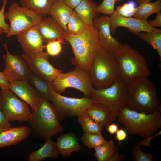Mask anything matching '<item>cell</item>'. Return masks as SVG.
<instances>
[{
  "label": "cell",
  "instance_id": "1",
  "mask_svg": "<svg viewBox=\"0 0 161 161\" xmlns=\"http://www.w3.org/2000/svg\"><path fill=\"white\" fill-rule=\"evenodd\" d=\"M64 39L72 47L74 55L71 59L73 65L89 72L93 58L101 47L96 28L93 25L87 26L78 35L66 33Z\"/></svg>",
  "mask_w": 161,
  "mask_h": 161
},
{
  "label": "cell",
  "instance_id": "2",
  "mask_svg": "<svg viewBox=\"0 0 161 161\" xmlns=\"http://www.w3.org/2000/svg\"><path fill=\"white\" fill-rule=\"evenodd\" d=\"M126 106L131 109L147 114L161 112L156 87L148 78H137L127 83Z\"/></svg>",
  "mask_w": 161,
  "mask_h": 161
},
{
  "label": "cell",
  "instance_id": "3",
  "mask_svg": "<svg viewBox=\"0 0 161 161\" xmlns=\"http://www.w3.org/2000/svg\"><path fill=\"white\" fill-rule=\"evenodd\" d=\"M117 118L128 133L144 139L153 136L161 127L160 112L147 114L131 109L126 106Z\"/></svg>",
  "mask_w": 161,
  "mask_h": 161
},
{
  "label": "cell",
  "instance_id": "4",
  "mask_svg": "<svg viewBox=\"0 0 161 161\" xmlns=\"http://www.w3.org/2000/svg\"><path fill=\"white\" fill-rule=\"evenodd\" d=\"M89 72L94 88L97 89L107 87L121 78L115 57L101 47L93 58Z\"/></svg>",
  "mask_w": 161,
  "mask_h": 161
},
{
  "label": "cell",
  "instance_id": "5",
  "mask_svg": "<svg viewBox=\"0 0 161 161\" xmlns=\"http://www.w3.org/2000/svg\"><path fill=\"white\" fill-rule=\"evenodd\" d=\"M118 63L121 78L128 83L139 77L148 78L151 72L144 57L127 44L113 55Z\"/></svg>",
  "mask_w": 161,
  "mask_h": 161
},
{
  "label": "cell",
  "instance_id": "6",
  "mask_svg": "<svg viewBox=\"0 0 161 161\" xmlns=\"http://www.w3.org/2000/svg\"><path fill=\"white\" fill-rule=\"evenodd\" d=\"M51 103L43 98L38 108L32 111L29 122L31 132L45 140L60 132L63 127Z\"/></svg>",
  "mask_w": 161,
  "mask_h": 161
},
{
  "label": "cell",
  "instance_id": "7",
  "mask_svg": "<svg viewBox=\"0 0 161 161\" xmlns=\"http://www.w3.org/2000/svg\"><path fill=\"white\" fill-rule=\"evenodd\" d=\"M91 98L93 103L102 105L118 114L126 106L127 83L121 78L107 87H93Z\"/></svg>",
  "mask_w": 161,
  "mask_h": 161
},
{
  "label": "cell",
  "instance_id": "8",
  "mask_svg": "<svg viewBox=\"0 0 161 161\" xmlns=\"http://www.w3.org/2000/svg\"><path fill=\"white\" fill-rule=\"evenodd\" d=\"M72 71L59 74L52 82L54 91L61 94L72 88L81 92L85 97H91L93 86L89 72L78 66Z\"/></svg>",
  "mask_w": 161,
  "mask_h": 161
},
{
  "label": "cell",
  "instance_id": "9",
  "mask_svg": "<svg viewBox=\"0 0 161 161\" xmlns=\"http://www.w3.org/2000/svg\"><path fill=\"white\" fill-rule=\"evenodd\" d=\"M51 96L49 102L54 108L59 119L78 116L85 112L93 103L91 97H69L55 92L50 83Z\"/></svg>",
  "mask_w": 161,
  "mask_h": 161
},
{
  "label": "cell",
  "instance_id": "10",
  "mask_svg": "<svg viewBox=\"0 0 161 161\" xmlns=\"http://www.w3.org/2000/svg\"><path fill=\"white\" fill-rule=\"evenodd\" d=\"M4 17L10 23L7 37L16 35L32 26L38 24L43 18L30 10L20 6L17 2L11 4L7 12L4 13Z\"/></svg>",
  "mask_w": 161,
  "mask_h": 161
},
{
  "label": "cell",
  "instance_id": "11",
  "mask_svg": "<svg viewBox=\"0 0 161 161\" xmlns=\"http://www.w3.org/2000/svg\"><path fill=\"white\" fill-rule=\"evenodd\" d=\"M0 109L10 122H28L31 114L28 104L9 89L0 91Z\"/></svg>",
  "mask_w": 161,
  "mask_h": 161
},
{
  "label": "cell",
  "instance_id": "12",
  "mask_svg": "<svg viewBox=\"0 0 161 161\" xmlns=\"http://www.w3.org/2000/svg\"><path fill=\"white\" fill-rule=\"evenodd\" d=\"M4 46L6 53L2 56L5 63L3 72L8 82L27 81L31 72L26 63L21 56L10 53L6 43Z\"/></svg>",
  "mask_w": 161,
  "mask_h": 161
},
{
  "label": "cell",
  "instance_id": "13",
  "mask_svg": "<svg viewBox=\"0 0 161 161\" xmlns=\"http://www.w3.org/2000/svg\"><path fill=\"white\" fill-rule=\"evenodd\" d=\"M25 61L31 72L42 79L52 82L62 71L53 66L48 60L49 55L46 52L37 55L31 56L23 53L21 55Z\"/></svg>",
  "mask_w": 161,
  "mask_h": 161
},
{
  "label": "cell",
  "instance_id": "14",
  "mask_svg": "<svg viewBox=\"0 0 161 161\" xmlns=\"http://www.w3.org/2000/svg\"><path fill=\"white\" fill-rule=\"evenodd\" d=\"M93 25L97 30L100 47L106 52L113 55L122 48L123 44L111 35L109 16L105 15L96 17Z\"/></svg>",
  "mask_w": 161,
  "mask_h": 161
},
{
  "label": "cell",
  "instance_id": "15",
  "mask_svg": "<svg viewBox=\"0 0 161 161\" xmlns=\"http://www.w3.org/2000/svg\"><path fill=\"white\" fill-rule=\"evenodd\" d=\"M16 38L25 54L34 56L44 52L45 47L39 31L38 24L32 26L18 34Z\"/></svg>",
  "mask_w": 161,
  "mask_h": 161
},
{
  "label": "cell",
  "instance_id": "16",
  "mask_svg": "<svg viewBox=\"0 0 161 161\" xmlns=\"http://www.w3.org/2000/svg\"><path fill=\"white\" fill-rule=\"evenodd\" d=\"M9 89L31 107L32 111L39 108L43 98L27 81H15L10 83Z\"/></svg>",
  "mask_w": 161,
  "mask_h": 161
},
{
  "label": "cell",
  "instance_id": "17",
  "mask_svg": "<svg viewBox=\"0 0 161 161\" xmlns=\"http://www.w3.org/2000/svg\"><path fill=\"white\" fill-rule=\"evenodd\" d=\"M110 17V31L113 34L119 27L127 28L130 32L138 36L141 32H150L153 30V27L149 25L148 21L131 17L122 16L114 13Z\"/></svg>",
  "mask_w": 161,
  "mask_h": 161
},
{
  "label": "cell",
  "instance_id": "18",
  "mask_svg": "<svg viewBox=\"0 0 161 161\" xmlns=\"http://www.w3.org/2000/svg\"><path fill=\"white\" fill-rule=\"evenodd\" d=\"M38 27L44 42L47 43L54 40H63L66 33L51 16L43 18L38 24Z\"/></svg>",
  "mask_w": 161,
  "mask_h": 161
},
{
  "label": "cell",
  "instance_id": "19",
  "mask_svg": "<svg viewBox=\"0 0 161 161\" xmlns=\"http://www.w3.org/2000/svg\"><path fill=\"white\" fill-rule=\"evenodd\" d=\"M31 132L26 126L14 127L0 133V148L15 145L26 139Z\"/></svg>",
  "mask_w": 161,
  "mask_h": 161
},
{
  "label": "cell",
  "instance_id": "20",
  "mask_svg": "<svg viewBox=\"0 0 161 161\" xmlns=\"http://www.w3.org/2000/svg\"><path fill=\"white\" fill-rule=\"evenodd\" d=\"M93 120L103 127L115 120L118 114L105 106L93 103L85 111Z\"/></svg>",
  "mask_w": 161,
  "mask_h": 161
},
{
  "label": "cell",
  "instance_id": "21",
  "mask_svg": "<svg viewBox=\"0 0 161 161\" xmlns=\"http://www.w3.org/2000/svg\"><path fill=\"white\" fill-rule=\"evenodd\" d=\"M73 10L65 3L63 0H54L49 15L67 33V25Z\"/></svg>",
  "mask_w": 161,
  "mask_h": 161
},
{
  "label": "cell",
  "instance_id": "22",
  "mask_svg": "<svg viewBox=\"0 0 161 161\" xmlns=\"http://www.w3.org/2000/svg\"><path fill=\"white\" fill-rule=\"evenodd\" d=\"M55 143L59 154L63 157L69 156L73 152H78L82 148L78 138L73 133L61 135Z\"/></svg>",
  "mask_w": 161,
  "mask_h": 161
},
{
  "label": "cell",
  "instance_id": "23",
  "mask_svg": "<svg viewBox=\"0 0 161 161\" xmlns=\"http://www.w3.org/2000/svg\"><path fill=\"white\" fill-rule=\"evenodd\" d=\"M59 154L56 143L51 139H48L45 140L41 148L29 154L28 160L29 161H41L48 158L56 159Z\"/></svg>",
  "mask_w": 161,
  "mask_h": 161
},
{
  "label": "cell",
  "instance_id": "24",
  "mask_svg": "<svg viewBox=\"0 0 161 161\" xmlns=\"http://www.w3.org/2000/svg\"><path fill=\"white\" fill-rule=\"evenodd\" d=\"M97 5L92 0H82L73 10L79 16L87 26L93 25L94 19L98 14Z\"/></svg>",
  "mask_w": 161,
  "mask_h": 161
},
{
  "label": "cell",
  "instance_id": "25",
  "mask_svg": "<svg viewBox=\"0 0 161 161\" xmlns=\"http://www.w3.org/2000/svg\"><path fill=\"white\" fill-rule=\"evenodd\" d=\"M27 81L43 98L49 101L51 96L50 85L52 82L46 80L32 72L29 75Z\"/></svg>",
  "mask_w": 161,
  "mask_h": 161
},
{
  "label": "cell",
  "instance_id": "26",
  "mask_svg": "<svg viewBox=\"0 0 161 161\" xmlns=\"http://www.w3.org/2000/svg\"><path fill=\"white\" fill-rule=\"evenodd\" d=\"M54 0H20L22 7L42 16L49 15Z\"/></svg>",
  "mask_w": 161,
  "mask_h": 161
},
{
  "label": "cell",
  "instance_id": "27",
  "mask_svg": "<svg viewBox=\"0 0 161 161\" xmlns=\"http://www.w3.org/2000/svg\"><path fill=\"white\" fill-rule=\"evenodd\" d=\"M137 7L133 17L143 21H148V17L151 14L160 12L161 10V0H157L151 2L143 3Z\"/></svg>",
  "mask_w": 161,
  "mask_h": 161
},
{
  "label": "cell",
  "instance_id": "28",
  "mask_svg": "<svg viewBox=\"0 0 161 161\" xmlns=\"http://www.w3.org/2000/svg\"><path fill=\"white\" fill-rule=\"evenodd\" d=\"M77 117L78 122L81 125L84 133L97 134L101 133L103 127L91 118L85 112Z\"/></svg>",
  "mask_w": 161,
  "mask_h": 161
},
{
  "label": "cell",
  "instance_id": "29",
  "mask_svg": "<svg viewBox=\"0 0 161 161\" xmlns=\"http://www.w3.org/2000/svg\"><path fill=\"white\" fill-rule=\"evenodd\" d=\"M142 40L148 43L155 49L161 59V30L153 27L150 32H143L138 35Z\"/></svg>",
  "mask_w": 161,
  "mask_h": 161
},
{
  "label": "cell",
  "instance_id": "30",
  "mask_svg": "<svg viewBox=\"0 0 161 161\" xmlns=\"http://www.w3.org/2000/svg\"><path fill=\"white\" fill-rule=\"evenodd\" d=\"M117 147L111 139L94 148V155L98 161H108L115 152Z\"/></svg>",
  "mask_w": 161,
  "mask_h": 161
},
{
  "label": "cell",
  "instance_id": "31",
  "mask_svg": "<svg viewBox=\"0 0 161 161\" xmlns=\"http://www.w3.org/2000/svg\"><path fill=\"white\" fill-rule=\"evenodd\" d=\"M87 26L73 10L67 25V33L74 35H78L83 32Z\"/></svg>",
  "mask_w": 161,
  "mask_h": 161
},
{
  "label": "cell",
  "instance_id": "32",
  "mask_svg": "<svg viewBox=\"0 0 161 161\" xmlns=\"http://www.w3.org/2000/svg\"><path fill=\"white\" fill-rule=\"evenodd\" d=\"M81 139L84 145L89 149L94 148L103 144L106 141L101 133L97 134L84 133Z\"/></svg>",
  "mask_w": 161,
  "mask_h": 161
},
{
  "label": "cell",
  "instance_id": "33",
  "mask_svg": "<svg viewBox=\"0 0 161 161\" xmlns=\"http://www.w3.org/2000/svg\"><path fill=\"white\" fill-rule=\"evenodd\" d=\"M137 9L134 2L131 1L122 5H119L115 10L114 13L123 17H131Z\"/></svg>",
  "mask_w": 161,
  "mask_h": 161
},
{
  "label": "cell",
  "instance_id": "34",
  "mask_svg": "<svg viewBox=\"0 0 161 161\" xmlns=\"http://www.w3.org/2000/svg\"><path fill=\"white\" fill-rule=\"evenodd\" d=\"M139 143L134 145L131 151L134 161H153V155L151 153H145L140 149Z\"/></svg>",
  "mask_w": 161,
  "mask_h": 161
},
{
  "label": "cell",
  "instance_id": "35",
  "mask_svg": "<svg viewBox=\"0 0 161 161\" xmlns=\"http://www.w3.org/2000/svg\"><path fill=\"white\" fill-rule=\"evenodd\" d=\"M115 0H103L99 5L97 6V13L111 16L114 12Z\"/></svg>",
  "mask_w": 161,
  "mask_h": 161
},
{
  "label": "cell",
  "instance_id": "36",
  "mask_svg": "<svg viewBox=\"0 0 161 161\" xmlns=\"http://www.w3.org/2000/svg\"><path fill=\"white\" fill-rule=\"evenodd\" d=\"M62 40H54L47 43L44 46L46 48V52L48 54L52 56L58 55L62 50L61 43Z\"/></svg>",
  "mask_w": 161,
  "mask_h": 161
},
{
  "label": "cell",
  "instance_id": "37",
  "mask_svg": "<svg viewBox=\"0 0 161 161\" xmlns=\"http://www.w3.org/2000/svg\"><path fill=\"white\" fill-rule=\"evenodd\" d=\"M7 1L8 0H3L2 7L0 10V27L6 35L8 33L10 28V25L6 23L4 17L5 9Z\"/></svg>",
  "mask_w": 161,
  "mask_h": 161
},
{
  "label": "cell",
  "instance_id": "38",
  "mask_svg": "<svg viewBox=\"0 0 161 161\" xmlns=\"http://www.w3.org/2000/svg\"><path fill=\"white\" fill-rule=\"evenodd\" d=\"M12 128L10 122L0 109V133Z\"/></svg>",
  "mask_w": 161,
  "mask_h": 161
},
{
  "label": "cell",
  "instance_id": "39",
  "mask_svg": "<svg viewBox=\"0 0 161 161\" xmlns=\"http://www.w3.org/2000/svg\"><path fill=\"white\" fill-rule=\"evenodd\" d=\"M115 134V139L118 141L119 143L120 142L125 140L127 136L126 131L122 128L118 129Z\"/></svg>",
  "mask_w": 161,
  "mask_h": 161
},
{
  "label": "cell",
  "instance_id": "40",
  "mask_svg": "<svg viewBox=\"0 0 161 161\" xmlns=\"http://www.w3.org/2000/svg\"><path fill=\"white\" fill-rule=\"evenodd\" d=\"M9 84L3 72L0 71V88L2 89H9Z\"/></svg>",
  "mask_w": 161,
  "mask_h": 161
},
{
  "label": "cell",
  "instance_id": "41",
  "mask_svg": "<svg viewBox=\"0 0 161 161\" xmlns=\"http://www.w3.org/2000/svg\"><path fill=\"white\" fill-rule=\"evenodd\" d=\"M156 14L155 19L148 21L149 25L152 27H161V13L159 12Z\"/></svg>",
  "mask_w": 161,
  "mask_h": 161
},
{
  "label": "cell",
  "instance_id": "42",
  "mask_svg": "<svg viewBox=\"0 0 161 161\" xmlns=\"http://www.w3.org/2000/svg\"><path fill=\"white\" fill-rule=\"evenodd\" d=\"M118 148H117L115 152L108 161H122L125 159L126 157L124 155L118 153Z\"/></svg>",
  "mask_w": 161,
  "mask_h": 161
},
{
  "label": "cell",
  "instance_id": "43",
  "mask_svg": "<svg viewBox=\"0 0 161 161\" xmlns=\"http://www.w3.org/2000/svg\"><path fill=\"white\" fill-rule=\"evenodd\" d=\"M161 134V131H160L157 134L148 137L145 139H144V140L141 141L140 142L139 144L140 146H143L147 147H149L152 148L153 146L150 143L151 140L154 138L159 135Z\"/></svg>",
  "mask_w": 161,
  "mask_h": 161
},
{
  "label": "cell",
  "instance_id": "44",
  "mask_svg": "<svg viewBox=\"0 0 161 161\" xmlns=\"http://www.w3.org/2000/svg\"><path fill=\"white\" fill-rule=\"evenodd\" d=\"M106 127L107 131L111 135L115 134L118 129V127L117 124L114 123H111L108 125Z\"/></svg>",
  "mask_w": 161,
  "mask_h": 161
},
{
  "label": "cell",
  "instance_id": "45",
  "mask_svg": "<svg viewBox=\"0 0 161 161\" xmlns=\"http://www.w3.org/2000/svg\"><path fill=\"white\" fill-rule=\"evenodd\" d=\"M82 0H63L65 3L72 9H74Z\"/></svg>",
  "mask_w": 161,
  "mask_h": 161
},
{
  "label": "cell",
  "instance_id": "46",
  "mask_svg": "<svg viewBox=\"0 0 161 161\" xmlns=\"http://www.w3.org/2000/svg\"><path fill=\"white\" fill-rule=\"evenodd\" d=\"M152 0H136V2L139 5L143 3L150 2Z\"/></svg>",
  "mask_w": 161,
  "mask_h": 161
},
{
  "label": "cell",
  "instance_id": "47",
  "mask_svg": "<svg viewBox=\"0 0 161 161\" xmlns=\"http://www.w3.org/2000/svg\"><path fill=\"white\" fill-rule=\"evenodd\" d=\"M3 33H4V32L3 29L0 27V35Z\"/></svg>",
  "mask_w": 161,
  "mask_h": 161
},
{
  "label": "cell",
  "instance_id": "48",
  "mask_svg": "<svg viewBox=\"0 0 161 161\" xmlns=\"http://www.w3.org/2000/svg\"><path fill=\"white\" fill-rule=\"evenodd\" d=\"M122 0H115L116 2V1H121Z\"/></svg>",
  "mask_w": 161,
  "mask_h": 161
}]
</instances>
